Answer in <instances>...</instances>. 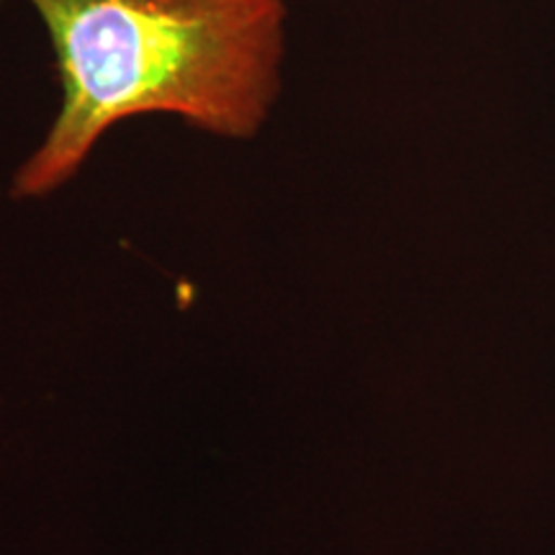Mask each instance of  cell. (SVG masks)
<instances>
[{
	"instance_id": "obj_1",
	"label": "cell",
	"mask_w": 555,
	"mask_h": 555,
	"mask_svg": "<svg viewBox=\"0 0 555 555\" xmlns=\"http://www.w3.org/2000/svg\"><path fill=\"white\" fill-rule=\"evenodd\" d=\"M29 3L50 31L62 106L13 176V198L62 189L131 116L172 114L206 134L253 139L281 95L286 0Z\"/></svg>"
}]
</instances>
